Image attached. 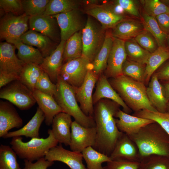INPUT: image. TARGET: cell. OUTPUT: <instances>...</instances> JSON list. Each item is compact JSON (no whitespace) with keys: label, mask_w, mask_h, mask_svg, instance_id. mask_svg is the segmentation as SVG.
<instances>
[{"label":"cell","mask_w":169,"mask_h":169,"mask_svg":"<svg viewBox=\"0 0 169 169\" xmlns=\"http://www.w3.org/2000/svg\"><path fill=\"white\" fill-rule=\"evenodd\" d=\"M19 76L11 74L0 72V88L3 87L11 82L19 80Z\"/></svg>","instance_id":"cell-51"},{"label":"cell","mask_w":169,"mask_h":169,"mask_svg":"<svg viewBox=\"0 0 169 169\" xmlns=\"http://www.w3.org/2000/svg\"><path fill=\"white\" fill-rule=\"evenodd\" d=\"M35 89L54 97L56 92V85L52 82L48 74L44 71L37 80Z\"/></svg>","instance_id":"cell-45"},{"label":"cell","mask_w":169,"mask_h":169,"mask_svg":"<svg viewBox=\"0 0 169 169\" xmlns=\"http://www.w3.org/2000/svg\"><path fill=\"white\" fill-rule=\"evenodd\" d=\"M161 29L166 34H169V13H163L155 17Z\"/></svg>","instance_id":"cell-50"},{"label":"cell","mask_w":169,"mask_h":169,"mask_svg":"<svg viewBox=\"0 0 169 169\" xmlns=\"http://www.w3.org/2000/svg\"><path fill=\"white\" fill-rule=\"evenodd\" d=\"M85 13L97 20L105 29L112 28L125 19L123 15L116 13L107 4L98 5L90 3L85 9Z\"/></svg>","instance_id":"cell-13"},{"label":"cell","mask_w":169,"mask_h":169,"mask_svg":"<svg viewBox=\"0 0 169 169\" xmlns=\"http://www.w3.org/2000/svg\"><path fill=\"white\" fill-rule=\"evenodd\" d=\"M137 146L141 158L151 155L169 157V135L156 122L129 136Z\"/></svg>","instance_id":"cell-2"},{"label":"cell","mask_w":169,"mask_h":169,"mask_svg":"<svg viewBox=\"0 0 169 169\" xmlns=\"http://www.w3.org/2000/svg\"><path fill=\"white\" fill-rule=\"evenodd\" d=\"M140 162L115 159L107 162L103 169H138Z\"/></svg>","instance_id":"cell-47"},{"label":"cell","mask_w":169,"mask_h":169,"mask_svg":"<svg viewBox=\"0 0 169 169\" xmlns=\"http://www.w3.org/2000/svg\"><path fill=\"white\" fill-rule=\"evenodd\" d=\"M49 135L45 138H32L25 142L20 136L12 138L10 142L11 147L19 158L33 161L44 157L47 153L59 143L55 138L51 129L48 130Z\"/></svg>","instance_id":"cell-5"},{"label":"cell","mask_w":169,"mask_h":169,"mask_svg":"<svg viewBox=\"0 0 169 169\" xmlns=\"http://www.w3.org/2000/svg\"><path fill=\"white\" fill-rule=\"evenodd\" d=\"M166 112L169 113V101L168 102L167 105Z\"/></svg>","instance_id":"cell-55"},{"label":"cell","mask_w":169,"mask_h":169,"mask_svg":"<svg viewBox=\"0 0 169 169\" xmlns=\"http://www.w3.org/2000/svg\"><path fill=\"white\" fill-rule=\"evenodd\" d=\"M16 47L7 42L0 44V72L11 74L19 76L25 64L15 53Z\"/></svg>","instance_id":"cell-15"},{"label":"cell","mask_w":169,"mask_h":169,"mask_svg":"<svg viewBox=\"0 0 169 169\" xmlns=\"http://www.w3.org/2000/svg\"><path fill=\"white\" fill-rule=\"evenodd\" d=\"M23 124L22 118L12 104L0 100V137L3 138L12 129L21 128Z\"/></svg>","instance_id":"cell-19"},{"label":"cell","mask_w":169,"mask_h":169,"mask_svg":"<svg viewBox=\"0 0 169 169\" xmlns=\"http://www.w3.org/2000/svg\"><path fill=\"white\" fill-rule=\"evenodd\" d=\"M114 38L104 74L107 78H112L123 75L122 66L127 58L125 46V41Z\"/></svg>","instance_id":"cell-14"},{"label":"cell","mask_w":169,"mask_h":169,"mask_svg":"<svg viewBox=\"0 0 169 169\" xmlns=\"http://www.w3.org/2000/svg\"><path fill=\"white\" fill-rule=\"evenodd\" d=\"M115 117L118 118L115 120L118 130L128 136L137 133L142 127L155 122L151 120L131 115L120 109Z\"/></svg>","instance_id":"cell-22"},{"label":"cell","mask_w":169,"mask_h":169,"mask_svg":"<svg viewBox=\"0 0 169 169\" xmlns=\"http://www.w3.org/2000/svg\"><path fill=\"white\" fill-rule=\"evenodd\" d=\"M79 3L73 0H50L43 14L52 16L78 9Z\"/></svg>","instance_id":"cell-37"},{"label":"cell","mask_w":169,"mask_h":169,"mask_svg":"<svg viewBox=\"0 0 169 169\" xmlns=\"http://www.w3.org/2000/svg\"><path fill=\"white\" fill-rule=\"evenodd\" d=\"M148 99L152 105L161 112H166L168 101L165 98L161 84L154 73L152 76L146 88Z\"/></svg>","instance_id":"cell-28"},{"label":"cell","mask_w":169,"mask_h":169,"mask_svg":"<svg viewBox=\"0 0 169 169\" xmlns=\"http://www.w3.org/2000/svg\"><path fill=\"white\" fill-rule=\"evenodd\" d=\"M72 121L71 116L61 112L54 117L51 131L55 138L60 144L69 146L71 140V128Z\"/></svg>","instance_id":"cell-24"},{"label":"cell","mask_w":169,"mask_h":169,"mask_svg":"<svg viewBox=\"0 0 169 169\" xmlns=\"http://www.w3.org/2000/svg\"><path fill=\"white\" fill-rule=\"evenodd\" d=\"M18 50L17 56L25 64L33 63L40 65L44 58L37 49L23 43L21 40L13 44Z\"/></svg>","instance_id":"cell-31"},{"label":"cell","mask_w":169,"mask_h":169,"mask_svg":"<svg viewBox=\"0 0 169 169\" xmlns=\"http://www.w3.org/2000/svg\"><path fill=\"white\" fill-rule=\"evenodd\" d=\"M0 98L8 100L21 110L29 109L36 102L33 92L18 80L1 88Z\"/></svg>","instance_id":"cell-8"},{"label":"cell","mask_w":169,"mask_h":169,"mask_svg":"<svg viewBox=\"0 0 169 169\" xmlns=\"http://www.w3.org/2000/svg\"><path fill=\"white\" fill-rule=\"evenodd\" d=\"M97 21L88 15L82 30V56L88 59L91 63L102 47L105 37L106 29Z\"/></svg>","instance_id":"cell-6"},{"label":"cell","mask_w":169,"mask_h":169,"mask_svg":"<svg viewBox=\"0 0 169 169\" xmlns=\"http://www.w3.org/2000/svg\"><path fill=\"white\" fill-rule=\"evenodd\" d=\"M74 9L68 12L51 16L55 18L60 31L61 41H66L84 27L79 10Z\"/></svg>","instance_id":"cell-12"},{"label":"cell","mask_w":169,"mask_h":169,"mask_svg":"<svg viewBox=\"0 0 169 169\" xmlns=\"http://www.w3.org/2000/svg\"><path fill=\"white\" fill-rule=\"evenodd\" d=\"M24 166L23 169H47L54 164V162L46 160L42 158L35 163L24 160Z\"/></svg>","instance_id":"cell-48"},{"label":"cell","mask_w":169,"mask_h":169,"mask_svg":"<svg viewBox=\"0 0 169 169\" xmlns=\"http://www.w3.org/2000/svg\"><path fill=\"white\" fill-rule=\"evenodd\" d=\"M17 155L8 145L0 146V169H21L17 160Z\"/></svg>","instance_id":"cell-39"},{"label":"cell","mask_w":169,"mask_h":169,"mask_svg":"<svg viewBox=\"0 0 169 169\" xmlns=\"http://www.w3.org/2000/svg\"><path fill=\"white\" fill-rule=\"evenodd\" d=\"M133 115L154 121L159 124L169 135V113L143 110L135 112Z\"/></svg>","instance_id":"cell-41"},{"label":"cell","mask_w":169,"mask_h":169,"mask_svg":"<svg viewBox=\"0 0 169 169\" xmlns=\"http://www.w3.org/2000/svg\"><path fill=\"white\" fill-rule=\"evenodd\" d=\"M0 7L5 13H11L17 16L24 13L20 0H0Z\"/></svg>","instance_id":"cell-46"},{"label":"cell","mask_w":169,"mask_h":169,"mask_svg":"<svg viewBox=\"0 0 169 169\" xmlns=\"http://www.w3.org/2000/svg\"><path fill=\"white\" fill-rule=\"evenodd\" d=\"M164 96L168 101H169V81H166L161 84Z\"/></svg>","instance_id":"cell-53"},{"label":"cell","mask_w":169,"mask_h":169,"mask_svg":"<svg viewBox=\"0 0 169 169\" xmlns=\"http://www.w3.org/2000/svg\"><path fill=\"white\" fill-rule=\"evenodd\" d=\"M104 98L110 99L122 106L125 112L128 114L131 112V109L113 88L106 76L102 74L99 78L95 92L93 95V104Z\"/></svg>","instance_id":"cell-20"},{"label":"cell","mask_w":169,"mask_h":169,"mask_svg":"<svg viewBox=\"0 0 169 169\" xmlns=\"http://www.w3.org/2000/svg\"><path fill=\"white\" fill-rule=\"evenodd\" d=\"M88 169H103L102 164L111 161L110 156L100 152L92 146H89L82 152Z\"/></svg>","instance_id":"cell-36"},{"label":"cell","mask_w":169,"mask_h":169,"mask_svg":"<svg viewBox=\"0 0 169 169\" xmlns=\"http://www.w3.org/2000/svg\"><path fill=\"white\" fill-rule=\"evenodd\" d=\"M144 29L142 22L133 19H125L112 28L110 33L113 38L125 41L135 38Z\"/></svg>","instance_id":"cell-25"},{"label":"cell","mask_w":169,"mask_h":169,"mask_svg":"<svg viewBox=\"0 0 169 169\" xmlns=\"http://www.w3.org/2000/svg\"><path fill=\"white\" fill-rule=\"evenodd\" d=\"M94 108L93 117L97 131L95 145L97 151L110 156L123 132L117 127L114 118L119 110L116 103L102 99Z\"/></svg>","instance_id":"cell-1"},{"label":"cell","mask_w":169,"mask_h":169,"mask_svg":"<svg viewBox=\"0 0 169 169\" xmlns=\"http://www.w3.org/2000/svg\"><path fill=\"white\" fill-rule=\"evenodd\" d=\"M66 42L61 41L51 54L44 58L42 63L39 65L55 84L57 82L63 65V54Z\"/></svg>","instance_id":"cell-21"},{"label":"cell","mask_w":169,"mask_h":169,"mask_svg":"<svg viewBox=\"0 0 169 169\" xmlns=\"http://www.w3.org/2000/svg\"><path fill=\"white\" fill-rule=\"evenodd\" d=\"M110 84L128 106L135 112L143 110L157 111L149 101L143 83L122 75L112 78Z\"/></svg>","instance_id":"cell-3"},{"label":"cell","mask_w":169,"mask_h":169,"mask_svg":"<svg viewBox=\"0 0 169 169\" xmlns=\"http://www.w3.org/2000/svg\"><path fill=\"white\" fill-rule=\"evenodd\" d=\"M45 119L44 113L38 107H37L33 116L26 125L18 130L9 132L3 138H8L21 136L31 138H40L39 128Z\"/></svg>","instance_id":"cell-27"},{"label":"cell","mask_w":169,"mask_h":169,"mask_svg":"<svg viewBox=\"0 0 169 169\" xmlns=\"http://www.w3.org/2000/svg\"><path fill=\"white\" fill-rule=\"evenodd\" d=\"M134 39L142 48L151 53L155 51L159 47L155 38L146 30L144 29Z\"/></svg>","instance_id":"cell-44"},{"label":"cell","mask_w":169,"mask_h":169,"mask_svg":"<svg viewBox=\"0 0 169 169\" xmlns=\"http://www.w3.org/2000/svg\"><path fill=\"white\" fill-rule=\"evenodd\" d=\"M20 39L24 44L36 47L44 58L49 56L58 46L48 37L30 29L23 34Z\"/></svg>","instance_id":"cell-23"},{"label":"cell","mask_w":169,"mask_h":169,"mask_svg":"<svg viewBox=\"0 0 169 169\" xmlns=\"http://www.w3.org/2000/svg\"><path fill=\"white\" fill-rule=\"evenodd\" d=\"M97 131L95 127H85L74 120L71 128V140L69 145L72 151L82 153L89 146L95 145Z\"/></svg>","instance_id":"cell-11"},{"label":"cell","mask_w":169,"mask_h":169,"mask_svg":"<svg viewBox=\"0 0 169 169\" xmlns=\"http://www.w3.org/2000/svg\"><path fill=\"white\" fill-rule=\"evenodd\" d=\"M44 158L50 161L61 162L70 169H88L83 163L82 153L66 149L60 144L50 149Z\"/></svg>","instance_id":"cell-16"},{"label":"cell","mask_w":169,"mask_h":169,"mask_svg":"<svg viewBox=\"0 0 169 169\" xmlns=\"http://www.w3.org/2000/svg\"><path fill=\"white\" fill-rule=\"evenodd\" d=\"M125 46L128 59L146 65L151 53L142 48L134 38L125 41Z\"/></svg>","instance_id":"cell-35"},{"label":"cell","mask_w":169,"mask_h":169,"mask_svg":"<svg viewBox=\"0 0 169 169\" xmlns=\"http://www.w3.org/2000/svg\"><path fill=\"white\" fill-rule=\"evenodd\" d=\"M50 0H21L23 9L30 17L43 15Z\"/></svg>","instance_id":"cell-42"},{"label":"cell","mask_w":169,"mask_h":169,"mask_svg":"<svg viewBox=\"0 0 169 169\" xmlns=\"http://www.w3.org/2000/svg\"><path fill=\"white\" fill-rule=\"evenodd\" d=\"M123 75L138 82L143 83L146 77V65L126 59L122 67Z\"/></svg>","instance_id":"cell-38"},{"label":"cell","mask_w":169,"mask_h":169,"mask_svg":"<svg viewBox=\"0 0 169 169\" xmlns=\"http://www.w3.org/2000/svg\"><path fill=\"white\" fill-rule=\"evenodd\" d=\"M33 96L38 107L45 116L46 124L50 126L52 123L54 116L63 110L53 97L35 90L33 92Z\"/></svg>","instance_id":"cell-26"},{"label":"cell","mask_w":169,"mask_h":169,"mask_svg":"<svg viewBox=\"0 0 169 169\" xmlns=\"http://www.w3.org/2000/svg\"><path fill=\"white\" fill-rule=\"evenodd\" d=\"M56 85L53 97L63 112L72 116L75 121L84 127H95L93 117L85 115L78 105L75 89L59 76Z\"/></svg>","instance_id":"cell-4"},{"label":"cell","mask_w":169,"mask_h":169,"mask_svg":"<svg viewBox=\"0 0 169 169\" xmlns=\"http://www.w3.org/2000/svg\"><path fill=\"white\" fill-rule=\"evenodd\" d=\"M29 18L24 13L19 16L5 13L0 19L1 39L13 44L20 40L21 36L28 31Z\"/></svg>","instance_id":"cell-7"},{"label":"cell","mask_w":169,"mask_h":169,"mask_svg":"<svg viewBox=\"0 0 169 169\" xmlns=\"http://www.w3.org/2000/svg\"><path fill=\"white\" fill-rule=\"evenodd\" d=\"M114 38L110 33H106L105 39L102 46L91 63V68L92 70L99 76L102 74L106 68Z\"/></svg>","instance_id":"cell-29"},{"label":"cell","mask_w":169,"mask_h":169,"mask_svg":"<svg viewBox=\"0 0 169 169\" xmlns=\"http://www.w3.org/2000/svg\"><path fill=\"white\" fill-rule=\"evenodd\" d=\"M155 74L159 80L169 81V61Z\"/></svg>","instance_id":"cell-52"},{"label":"cell","mask_w":169,"mask_h":169,"mask_svg":"<svg viewBox=\"0 0 169 169\" xmlns=\"http://www.w3.org/2000/svg\"><path fill=\"white\" fill-rule=\"evenodd\" d=\"M110 156L111 160L120 159L138 162L141 158L136 144L124 133L118 140Z\"/></svg>","instance_id":"cell-18"},{"label":"cell","mask_w":169,"mask_h":169,"mask_svg":"<svg viewBox=\"0 0 169 169\" xmlns=\"http://www.w3.org/2000/svg\"><path fill=\"white\" fill-rule=\"evenodd\" d=\"M83 44L82 30L77 32L66 42L63 54V64L74 59L82 56Z\"/></svg>","instance_id":"cell-32"},{"label":"cell","mask_w":169,"mask_h":169,"mask_svg":"<svg viewBox=\"0 0 169 169\" xmlns=\"http://www.w3.org/2000/svg\"><path fill=\"white\" fill-rule=\"evenodd\" d=\"M99 77L93 71L91 67L82 85L79 87L74 89L76 98L81 110L85 115L92 117L94 112L92 92Z\"/></svg>","instance_id":"cell-10"},{"label":"cell","mask_w":169,"mask_h":169,"mask_svg":"<svg viewBox=\"0 0 169 169\" xmlns=\"http://www.w3.org/2000/svg\"><path fill=\"white\" fill-rule=\"evenodd\" d=\"M43 71L39 65L25 64L19 75V80L33 92L37 80Z\"/></svg>","instance_id":"cell-34"},{"label":"cell","mask_w":169,"mask_h":169,"mask_svg":"<svg viewBox=\"0 0 169 169\" xmlns=\"http://www.w3.org/2000/svg\"><path fill=\"white\" fill-rule=\"evenodd\" d=\"M168 59L169 48L167 47H159L151 53L146 64L145 82H148L155 72Z\"/></svg>","instance_id":"cell-30"},{"label":"cell","mask_w":169,"mask_h":169,"mask_svg":"<svg viewBox=\"0 0 169 169\" xmlns=\"http://www.w3.org/2000/svg\"><path fill=\"white\" fill-rule=\"evenodd\" d=\"M91 67L90 61L81 56L64 64L59 76L74 89H77L82 84Z\"/></svg>","instance_id":"cell-9"},{"label":"cell","mask_w":169,"mask_h":169,"mask_svg":"<svg viewBox=\"0 0 169 169\" xmlns=\"http://www.w3.org/2000/svg\"><path fill=\"white\" fill-rule=\"evenodd\" d=\"M145 13L156 17L163 13H169V6L158 0L142 1Z\"/></svg>","instance_id":"cell-43"},{"label":"cell","mask_w":169,"mask_h":169,"mask_svg":"<svg viewBox=\"0 0 169 169\" xmlns=\"http://www.w3.org/2000/svg\"><path fill=\"white\" fill-rule=\"evenodd\" d=\"M138 169H169V157L155 154L142 157Z\"/></svg>","instance_id":"cell-40"},{"label":"cell","mask_w":169,"mask_h":169,"mask_svg":"<svg viewBox=\"0 0 169 169\" xmlns=\"http://www.w3.org/2000/svg\"><path fill=\"white\" fill-rule=\"evenodd\" d=\"M144 29L150 32L156 40L159 47H167V36L161 29L155 17L146 13L141 14Z\"/></svg>","instance_id":"cell-33"},{"label":"cell","mask_w":169,"mask_h":169,"mask_svg":"<svg viewBox=\"0 0 169 169\" xmlns=\"http://www.w3.org/2000/svg\"><path fill=\"white\" fill-rule=\"evenodd\" d=\"M167 46L169 48V34L167 36Z\"/></svg>","instance_id":"cell-54"},{"label":"cell","mask_w":169,"mask_h":169,"mask_svg":"<svg viewBox=\"0 0 169 169\" xmlns=\"http://www.w3.org/2000/svg\"><path fill=\"white\" fill-rule=\"evenodd\" d=\"M115 3L119 5L129 14L139 17L140 14L138 9L134 2L131 0H117L115 1Z\"/></svg>","instance_id":"cell-49"},{"label":"cell","mask_w":169,"mask_h":169,"mask_svg":"<svg viewBox=\"0 0 169 169\" xmlns=\"http://www.w3.org/2000/svg\"><path fill=\"white\" fill-rule=\"evenodd\" d=\"M30 29L45 35L56 42L61 39L60 31L56 19L51 16L43 15L30 17Z\"/></svg>","instance_id":"cell-17"}]
</instances>
